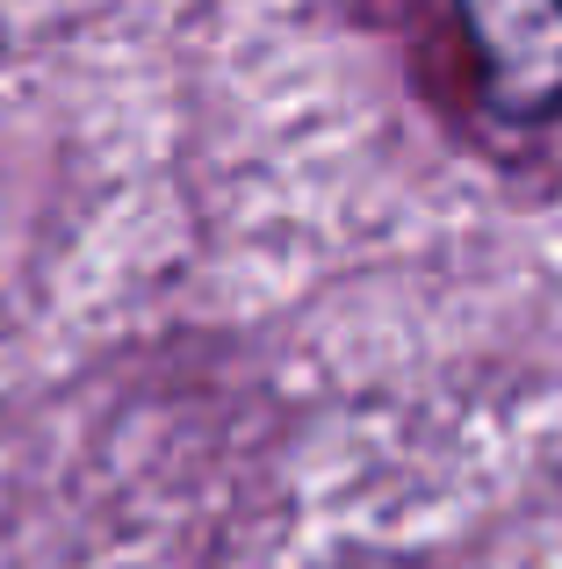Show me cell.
<instances>
[{
  "label": "cell",
  "mask_w": 562,
  "mask_h": 569,
  "mask_svg": "<svg viewBox=\"0 0 562 569\" xmlns=\"http://www.w3.org/2000/svg\"><path fill=\"white\" fill-rule=\"evenodd\" d=\"M483 66V101L512 123L562 109V0H454Z\"/></svg>",
  "instance_id": "1"
}]
</instances>
